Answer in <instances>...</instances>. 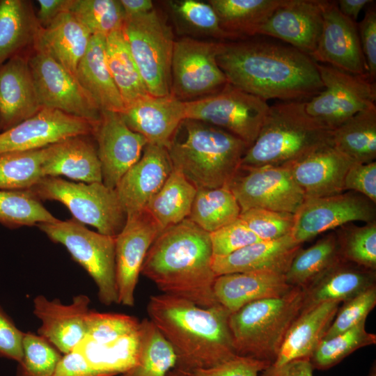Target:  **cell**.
Instances as JSON below:
<instances>
[{"mask_svg":"<svg viewBox=\"0 0 376 376\" xmlns=\"http://www.w3.org/2000/svg\"><path fill=\"white\" fill-rule=\"evenodd\" d=\"M139 336L136 361L120 376H166L177 363L170 343L148 318L140 321Z\"/></svg>","mask_w":376,"mask_h":376,"instance_id":"74e56055","label":"cell"},{"mask_svg":"<svg viewBox=\"0 0 376 376\" xmlns=\"http://www.w3.org/2000/svg\"><path fill=\"white\" fill-rule=\"evenodd\" d=\"M24 334L0 306V357L19 363L23 357Z\"/></svg>","mask_w":376,"mask_h":376,"instance_id":"6f0895ef","label":"cell"},{"mask_svg":"<svg viewBox=\"0 0 376 376\" xmlns=\"http://www.w3.org/2000/svg\"><path fill=\"white\" fill-rule=\"evenodd\" d=\"M197 188L173 167L166 180L146 209L162 230L188 219Z\"/></svg>","mask_w":376,"mask_h":376,"instance_id":"d590c367","label":"cell"},{"mask_svg":"<svg viewBox=\"0 0 376 376\" xmlns=\"http://www.w3.org/2000/svg\"><path fill=\"white\" fill-rule=\"evenodd\" d=\"M322 29L310 57L352 74L367 76L356 22L343 15L336 1H322Z\"/></svg>","mask_w":376,"mask_h":376,"instance_id":"d6986e66","label":"cell"},{"mask_svg":"<svg viewBox=\"0 0 376 376\" xmlns=\"http://www.w3.org/2000/svg\"><path fill=\"white\" fill-rule=\"evenodd\" d=\"M139 324L140 321L132 315L89 310L86 338L100 344L111 343L136 332Z\"/></svg>","mask_w":376,"mask_h":376,"instance_id":"681fc988","label":"cell"},{"mask_svg":"<svg viewBox=\"0 0 376 376\" xmlns=\"http://www.w3.org/2000/svg\"><path fill=\"white\" fill-rule=\"evenodd\" d=\"M283 0H210L221 27L234 39L257 36Z\"/></svg>","mask_w":376,"mask_h":376,"instance_id":"836d02e7","label":"cell"},{"mask_svg":"<svg viewBox=\"0 0 376 376\" xmlns=\"http://www.w3.org/2000/svg\"><path fill=\"white\" fill-rule=\"evenodd\" d=\"M375 219V203L356 191L306 198L295 214L290 235L297 243L302 244L346 224L356 221L368 223Z\"/></svg>","mask_w":376,"mask_h":376,"instance_id":"9a60e30c","label":"cell"},{"mask_svg":"<svg viewBox=\"0 0 376 376\" xmlns=\"http://www.w3.org/2000/svg\"><path fill=\"white\" fill-rule=\"evenodd\" d=\"M125 18L136 17L148 13L154 9L150 0H120Z\"/></svg>","mask_w":376,"mask_h":376,"instance_id":"6125c7cd","label":"cell"},{"mask_svg":"<svg viewBox=\"0 0 376 376\" xmlns=\"http://www.w3.org/2000/svg\"><path fill=\"white\" fill-rule=\"evenodd\" d=\"M376 271L341 259L303 289L301 311L325 301L344 302L376 285Z\"/></svg>","mask_w":376,"mask_h":376,"instance_id":"f1b7e54d","label":"cell"},{"mask_svg":"<svg viewBox=\"0 0 376 376\" xmlns=\"http://www.w3.org/2000/svg\"><path fill=\"white\" fill-rule=\"evenodd\" d=\"M91 36L88 30L72 13L65 11L60 13L46 28L41 27L34 46L47 52L75 75Z\"/></svg>","mask_w":376,"mask_h":376,"instance_id":"4dcf8cb0","label":"cell"},{"mask_svg":"<svg viewBox=\"0 0 376 376\" xmlns=\"http://www.w3.org/2000/svg\"><path fill=\"white\" fill-rule=\"evenodd\" d=\"M169 5L176 17L192 31L221 40L234 39L221 27L219 17L209 2L180 0L170 1Z\"/></svg>","mask_w":376,"mask_h":376,"instance_id":"c3c4849f","label":"cell"},{"mask_svg":"<svg viewBox=\"0 0 376 376\" xmlns=\"http://www.w3.org/2000/svg\"><path fill=\"white\" fill-rule=\"evenodd\" d=\"M240 213L228 187L197 189L188 219L210 233L235 221Z\"/></svg>","mask_w":376,"mask_h":376,"instance_id":"60d3db41","label":"cell"},{"mask_svg":"<svg viewBox=\"0 0 376 376\" xmlns=\"http://www.w3.org/2000/svg\"><path fill=\"white\" fill-rule=\"evenodd\" d=\"M0 132H1V122H0Z\"/></svg>","mask_w":376,"mask_h":376,"instance_id":"003e7915","label":"cell"},{"mask_svg":"<svg viewBox=\"0 0 376 376\" xmlns=\"http://www.w3.org/2000/svg\"><path fill=\"white\" fill-rule=\"evenodd\" d=\"M228 188L241 212L263 208L295 214L306 199L283 166H240Z\"/></svg>","mask_w":376,"mask_h":376,"instance_id":"5bb4252c","label":"cell"},{"mask_svg":"<svg viewBox=\"0 0 376 376\" xmlns=\"http://www.w3.org/2000/svg\"><path fill=\"white\" fill-rule=\"evenodd\" d=\"M339 304L337 301H325L301 311L272 364L279 366L295 359H310L331 324Z\"/></svg>","mask_w":376,"mask_h":376,"instance_id":"f546056e","label":"cell"},{"mask_svg":"<svg viewBox=\"0 0 376 376\" xmlns=\"http://www.w3.org/2000/svg\"><path fill=\"white\" fill-rule=\"evenodd\" d=\"M49 240L63 245L96 284L100 301L118 304L115 237L91 230L75 219L37 226Z\"/></svg>","mask_w":376,"mask_h":376,"instance_id":"ba28073f","label":"cell"},{"mask_svg":"<svg viewBox=\"0 0 376 376\" xmlns=\"http://www.w3.org/2000/svg\"><path fill=\"white\" fill-rule=\"evenodd\" d=\"M180 125L183 139L174 134L166 148L173 167L197 189L228 187L248 146L235 135L199 120L185 119Z\"/></svg>","mask_w":376,"mask_h":376,"instance_id":"277c9868","label":"cell"},{"mask_svg":"<svg viewBox=\"0 0 376 376\" xmlns=\"http://www.w3.org/2000/svg\"><path fill=\"white\" fill-rule=\"evenodd\" d=\"M139 344V329L111 343L100 344L85 338L75 350L95 370L107 376L120 375L136 361Z\"/></svg>","mask_w":376,"mask_h":376,"instance_id":"f35d334b","label":"cell"},{"mask_svg":"<svg viewBox=\"0 0 376 376\" xmlns=\"http://www.w3.org/2000/svg\"><path fill=\"white\" fill-rule=\"evenodd\" d=\"M212 258L209 233L186 219L158 235L147 252L141 274L164 294L211 307L219 304L213 290L217 276Z\"/></svg>","mask_w":376,"mask_h":376,"instance_id":"3957f363","label":"cell"},{"mask_svg":"<svg viewBox=\"0 0 376 376\" xmlns=\"http://www.w3.org/2000/svg\"><path fill=\"white\" fill-rule=\"evenodd\" d=\"M166 376H183V375L178 370L173 368L168 373Z\"/></svg>","mask_w":376,"mask_h":376,"instance_id":"03108f58","label":"cell"},{"mask_svg":"<svg viewBox=\"0 0 376 376\" xmlns=\"http://www.w3.org/2000/svg\"><path fill=\"white\" fill-rule=\"evenodd\" d=\"M107 63L125 109L150 94L130 53L122 29L105 38Z\"/></svg>","mask_w":376,"mask_h":376,"instance_id":"8d00e7d4","label":"cell"},{"mask_svg":"<svg viewBox=\"0 0 376 376\" xmlns=\"http://www.w3.org/2000/svg\"><path fill=\"white\" fill-rule=\"evenodd\" d=\"M320 0H283L257 36L276 38L309 56L318 45L322 29Z\"/></svg>","mask_w":376,"mask_h":376,"instance_id":"ffe728a7","label":"cell"},{"mask_svg":"<svg viewBox=\"0 0 376 376\" xmlns=\"http://www.w3.org/2000/svg\"><path fill=\"white\" fill-rule=\"evenodd\" d=\"M313 370L310 359H299L279 366L271 364L260 376H313Z\"/></svg>","mask_w":376,"mask_h":376,"instance_id":"91938a15","label":"cell"},{"mask_svg":"<svg viewBox=\"0 0 376 376\" xmlns=\"http://www.w3.org/2000/svg\"><path fill=\"white\" fill-rule=\"evenodd\" d=\"M354 162L333 146L321 148L285 166L306 198L342 193L346 173Z\"/></svg>","mask_w":376,"mask_h":376,"instance_id":"d4e9b609","label":"cell"},{"mask_svg":"<svg viewBox=\"0 0 376 376\" xmlns=\"http://www.w3.org/2000/svg\"><path fill=\"white\" fill-rule=\"evenodd\" d=\"M29 64L41 108L56 109L97 123L101 110L75 75L35 46L30 52Z\"/></svg>","mask_w":376,"mask_h":376,"instance_id":"4fadbf2b","label":"cell"},{"mask_svg":"<svg viewBox=\"0 0 376 376\" xmlns=\"http://www.w3.org/2000/svg\"><path fill=\"white\" fill-rule=\"evenodd\" d=\"M58 220L29 190L0 189L1 224L14 228Z\"/></svg>","mask_w":376,"mask_h":376,"instance_id":"7bdbcfd3","label":"cell"},{"mask_svg":"<svg viewBox=\"0 0 376 376\" xmlns=\"http://www.w3.org/2000/svg\"><path fill=\"white\" fill-rule=\"evenodd\" d=\"M271 364L267 361L235 355L212 367L196 368L187 372L178 370L183 376H259Z\"/></svg>","mask_w":376,"mask_h":376,"instance_id":"db71d44e","label":"cell"},{"mask_svg":"<svg viewBox=\"0 0 376 376\" xmlns=\"http://www.w3.org/2000/svg\"><path fill=\"white\" fill-rule=\"evenodd\" d=\"M36 15L42 28H46L61 13L69 11L72 0H38Z\"/></svg>","mask_w":376,"mask_h":376,"instance_id":"94428289","label":"cell"},{"mask_svg":"<svg viewBox=\"0 0 376 376\" xmlns=\"http://www.w3.org/2000/svg\"><path fill=\"white\" fill-rule=\"evenodd\" d=\"M217 61L228 84L265 101L306 102L324 90L316 62L286 43L220 42Z\"/></svg>","mask_w":376,"mask_h":376,"instance_id":"6da1fadb","label":"cell"},{"mask_svg":"<svg viewBox=\"0 0 376 376\" xmlns=\"http://www.w3.org/2000/svg\"><path fill=\"white\" fill-rule=\"evenodd\" d=\"M61 357V353L47 340L38 334L26 332L17 376H53Z\"/></svg>","mask_w":376,"mask_h":376,"instance_id":"7dc6e473","label":"cell"},{"mask_svg":"<svg viewBox=\"0 0 376 376\" xmlns=\"http://www.w3.org/2000/svg\"><path fill=\"white\" fill-rule=\"evenodd\" d=\"M97 142L102 183L115 189L123 175L140 159L147 140L132 130L120 113L101 111L92 134Z\"/></svg>","mask_w":376,"mask_h":376,"instance_id":"e0dca14e","label":"cell"},{"mask_svg":"<svg viewBox=\"0 0 376 376\" xmlns=\"http://www.w3.org/2000/svg\"><path fill=\"white\" fill-rule=\"evenodd\" d=\"M342 258L335 231L298 251L285 273L287 283L304 289Z\"/></svg>","mask_w":376,"mask_h":376,"instance_id":"ab89813d","label":"cell"},{"mask_svg":"<svg viewBox=\"0 0 376 376\" xmlns=\"http://www.w3.org/2000/svg\"><path fill=\"white\" fill-rule=\"evenodd\" d=\"M335 233L343 260L376 271V221L363 226L346 224Z\"/></svg>","mask_w":376,"mask_h":376,"instance_id":"f6af8a7d","label":"cell"},{"mask_svg":"<svg viewBox=\"0 0 376 376\" xmlns=\"http://www.w3.org/2000/svg\"><path fill=\"white\" fill-rule=\"evenodd\" d=\"M219 42L191 38L175 40L171 95L191 101L212 95L228 84L217 61Z\"/></svg>","mask_w":376,"mask_h":376,"instance_id":"7c38bea8","label":"cell"},{"mask_svg":"<svg viewBox=\"0 0 376 376\" xmlns=\"http://www.w3.org/2000/svg\"><path fill=\"white\" fill-rule=\"evenodd\" d=\"M47 147L0 154V189L29 190L44 177L42 164Z\"/></svg>","mask_w":376,"mask_h":376,"instance_id":"b9f144b4","label":"cell"},{"mask_svg":"<svg viewBox=\"0 0 376 376\" xmlns=\"http://www.w3.org/2000/svg\"><path fill=\"white\" fill-rule=\"evenodd\" d=\"M363 321L352 329L327 339H323L310 357L313 369L328 370L359 348L375 345L376 336L365 328Z\"/></svg>","mask_w":376,"mask_h":376,"instance_id":"ee69618b","label":"cell"},{"mask_svg":"<svg viewBox=\"0 0 376 376\" xmlns=\"http://www.w3.org/2000/svg\"><path fill=\"white\" fill-rule=\"evenodd\" d=\"M372 0H340L336 1L340 12L357 23L359 13L366 6L371 3Z\"/></svg>","mask_w":376,"mask_h":376,"instance_id":"be15d7a7","label":"cell"},{"mask_svg":"<svg viewBox=\"0 0 376 376\" xmlns=\"http://www.w3.org/2000/svg\"><path fill=\"white\" fill-rule=\"evenodd\" d=\"M69 12L92 36L104 38L121 29L125 19L120 0H72Z\"/></svg>","mask_w":376,"mask_h":376,"instance_id":"bcb514c9","label":"cell"},{"mask_svg":"<svg viewBox=\"0 0 376 376\" xmlns=\"http://www.w3.org/2000/svg\"><path fill=\"white\" fill-rule=\"evenodd\" d=\"M367 376H376V363L374 361L370 366Z\"/></svg>","mask_w":376,"mask_h":376,"instance_id":"e7e4bbea","label":"cell"},{"mask_svg":"<svg viewBox=\"0 0 376 376\" xmlns=\"http://www.w3.org/2000/svg\"><path fill=\"white\" fill-rule=\"evenodd\" d=\"M95 125L56 109L41 108L33 116L0 132V154L40 149L70 136L92 135Z\"/></svg>","mask_w":376,"mask_h":376,"instance_id":"ac0fdd59","label":"cell"},{"mask_svg":"<svg viewBox=\"0 0 376 376\" xmlns=\"http://www.w3.org/2000/svg\"><path fill=\"white\" fill-rule=\"evenodd\" d=\"M172 169L166 149L148 143L140 159L123 175L115 188L127 217L146 209Z\"/></svg>","mask_w":376,"mask_h":376,"instance_id":"7402d4cb","label":"cell"},{"mask_svg":"<svg viewBox=\"0 0 376 376\" xmlns=\"http://www.w3.org/2000/svg\"><path fill=\"white\" fill-rule=\"evenodd\" d=\"M239 218L262 241L278 240L291 233L295 214L263 208L241 212Z\"/></svg>","mask_w":376,"mask_h":376,"instance_id":"f907efd6","label":"cell"},{"mask_svg":"<svg viewBox=\"0 0 376 376\" xmlns=\"http://www.w3.org/2000/svg\"><path fill=\"white\" fill-rule=\"evenodd\" d=\"M105 38L99 35L91 36L75 76L101 111L120 113L125 106L107 63Z\"/></svg>","mask_w":376,"mask_h":376,"instance_id":"1f68e13d","label":"cell"},{"mask_svg":"<svg viewBox=\"0 0 376 376\" xmlns=\"http://www.w3.org/2000/svg\"><path fill=\"white\" fill-rule=\"evenodd\" d=\"M324 90L305 102L308 114L334 130L357 113L375 104V82L367 76L316 63Z\"/></svg>","mask_w":376,"mask_h":376,"instance_id":"8fae6325","label":"cell"},{"mask_svg":"<svg viewBox=\"0 0 376 376\" xmlns=\"http://www.w3.org/2000/svg\"><path fill=\"white\" fill-rule=\"evenodd\" d=\"M73 136L47 147L42 164L43 177L65 176L77 182H102L97 148L88 138Z\"/></svg>","mask_w":376,"mask_h":376,"instance_id":"4316f807","label":"cell"},{"mask_svg":"<svg viewBox=\"0 0 376 376\" xmlns=\"http://www.w3.org/2000/svg\"><path fill=\"white\" fill-rule=\"evenodd\" d=\"M162 231L146 209L127 217L124 227L115 237L118 304L134 306V291L143 260L151 244Z\"/></svg>","mask_w":376,"mask_h":376,"instance_id":"2e32d148","label":"cell"},{"mask_svg":"<svg viewBox=\"0 0 376 376\" xmlns=\"http://www.w3.org/2000/svg\"><path fill=\"white\" fill-rule=\"evenodd\" d=\"M209 235L212 256H227L244 246L262 241L240 218Z\"/></svg>","mask_w":376,"mask_h":376,"instance_id":"f5cc1de1","label":"cell"},{"mask_svg":"<svg viewBox=\"0 0 376 376\" xmlns=\"http://www.w3.org/2000/svg\"><path fill=\"white\" fill-rule=\"evenodd\" d=\"M303 299V289L293 287L282 297L252 301L231 313L228 324L236 354L272 363Z\"/></svg>","mask_w":376,"mask_h":376,"instance_id":"8992f818","label":"cell"},{"mask_svg":"<svg viewBox=\"0 0 376 376\" xmlns=\"http://www.w3.org/2000/svg\"><path fill=\"white\" fill-rule=\"evenodd\" d=\"M126 125L142 135L148 143L166 149L186 119L185 102L172 95L148 94L126 107L120 113Z\"/></svg>","mask_w":376,"mask_h":376,"instance_id":"603a6c76","label":"cell"},{"mask_svg":"<svg viewBox=\"0 0 376 376\" xmlns=\"http://www.w3.org/2000/svg\"><path fill=\"white\" fill-rule=\"evenodd\" d=\"M40 29L29 1L0 0V65L33 48Z\"/></svg>","mask_w":376,"mask_h":376,"instance_id":"d6a6232c","label":"cell"},{"mask_svg":"<svg viewBox=\"0 0 376 376\" xmlns=\"http://www.w3.org/2000/svg\"><path fill=\"white\" fill-rule=\"evenodd\" d=\"M373 3L369 4L363 19L357 25L367 75L371 82H375L376 77V10Z\"/></svg>","mask_w":376,"mask_h":376,"instance_id":"11a10c76","label":"cell"},{"mask_svg":"<svg viewBox=\"0 0 376 376\" xmlns=\"http://www.w3.org/2000/svg\"><path fill=\"white\" fill-rule=\"evenodd\" d=\"M333 130L311 117L304 101L269 106L254 143L241 166H285L321 148L333 146Z\"/></svg>","mask_w":376,"mask_h":376,"instance_id":"5b68a950","label":"cell"},{"mask_svg":"<svg viewBox=\"0 0 376 376\" xmlns=\"http://www.w3.org/2000/svg\"><path fill=\"white\" fill-rule=\"evenodd\" d=\"M344 190L353 191L376 204V162L353 163L344 180Z\"/></svg>","mask_w":376,"mask_h":376,"instance_id":"9f6ffc18","label":"cell"},{"mask_svg":"<svg viewBox=\"0 0 376 376\" xmlns=\"http://www.w3.org/2000/svg\"><path fill=\"white\" fill-rule=\"evenodd\" d=\"M147 313L173 347L175 368L180 371L212 367L237 355L228 324L231 313L220 304L205 308L162 293L150 297Z\"/></svg>","mask_w":376,"mask_h":376,"instance_id":"7a4b0ae2","label":"cell"},{"mask_svg":"<svg viewBox=\"0 0 376 376\" xmlns=\"http://www.w3.org/2000/svg\"><path fill=\"white\" fill-rule=\"evenodd\" d=\"M333 146L354 163L376 158V106L363 109L333 130Z\"/></svg>","mask_w":376,"mask_h":376,"instance_id":"e575fe53","label":"cell"},{"mask_svg":"<svg viewBox=\"0 0 376 376\" xmlns=\"http://www.w3.org/2000/svg\"><path fill=\"white\" fill-rule=\"evenodd\" d=\"M89 297L79 294L70 304L40 295L33 299V313L40 320L38 334L61 353L73 351L86 337Z\"/></svg>","mask_w":376,"mask_h":376,"instance_id":"44dd1931","label":"cell"},{"mask_svg":"<svg viewBox=\"0 0 376 376\" xmlns=\"http://www.w3.org/2000/svg\"><path fill=\"white\" fill-rule=\"evenodd\" d=\"M122 31L148 92L170 95L175 42L170 26L154 8L125 18Z\"/></svg>","mask_w":376,"mask_h":376,"instance_id":"9c48e42d","label":"cell"},{"mask_svg":"<svg viewBox=\"0 0 376 376\" xmlns=\"http://www.w3.org/2000/svg\"><path fill=\"white\" fill-rule=\"evenodd\" d=\"M301 245L290 234L275 240L259 241L227 256H212V268L217 276L256 271L285 274Z\"/></svg>","mask_w":376,"mask_h":376,"instance_id":"484cf974","label":"cell"},{"mask_svg":"<svg viewBox=\"0 0 376 376\" xmlns=\"http://www.w3.org/2000/svg\"><path fill=\"white\" fill-rule=\"evenodd\" d=\"M30 51L16 54L0 65L1 131L33 116L41 109L29 64Z\"/></svg>","mask_w":376,"mask_h":376,"instance_id":"cb8c5ba5","label":"cell"},{"mask_svg":"<svg viewBox=\"0 0 376 376\" xmlns=\"http://www.w3.org/2000/svg\"><path fill=\"white\" fill-rule=\"evenodd\" d=\"M269 108L267 101L228 83L212 95L185 102L186 119L221 128L249 148L256 141Z\"/></svg>","mask_w":376,"mask_h":376,"instance_id":"30bf717a","label":"cell"},{"mask_svg":"<svg viewBox=\"0 0 376 376\" xmlns=\"http://www.w3.org/2000/svg\"><path fill=\"white\" fill-rule=\"evenodd\" d=\"M292 288L285 274L256 271L218 276L213 290L218 303L233 313L252 301L282 297Z\"/></svg>","mask_w":376,"mask_h":376,"instance_id":"83f0119b","label":"cell"},{"mask_svg":"<svg viewBox=\"0 0 376 376\" xmlns=\"http://www.w3.org/2000/svg\"><path fill=\"white\" fill-rule=\"evenodd\" d=\"M40 200L63 204L73 219L116 237L124 227L127 214L115 189L102 182H72L61 177H44L29 190Z\"/></svg>","mask_w":376,"mask_h":376,"instance_id":"52a82bcc","label":"cell"},{"mask_svg":"<svg viewBox=\"0 0 376 376\" xmlns=\"http://www.w3.org/2000/svg\"><path fill=\"white\" fill-rule=\"evenodd\" d=\"M376 305V285L343 302L323 339L331 338L366 321Z\"/></svg>","mask_w":376,"mask_h":376,"instance_id":"816d5d0a","label":"cell"},{"mask_svg":"<svg viewBox=\"0 0 376 376\" xmlns=\"http://www.w3.org/2000/svg\"><path fill=\"white\" fill-rule=\"evenodd\" d=\"M53 376H107L93 369L77 350L63 354Z\"/></svg>","mask_w":376,"mask_h":376,"instance_id":"680465c9","label":"cell"}]
</instances>
